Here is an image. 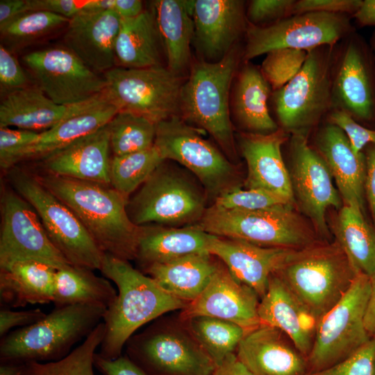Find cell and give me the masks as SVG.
Instances as JSON below:
<instances>
[{"mask_svg":"<svg viewBox=\"0 0 375 375\" xmlns=\"http://www.w3.org/2000/svg\"><path fill=\"white\" fill-rule=\"evenodd\" d=\"M351 16L327 12L293 15L266 26L248 24L242 61L280 49L311 51L333 47L356 31Z\"/></svg>","mask_w":375,"mask_h":375,"instance_id":"cell-13","label":"cell"},{"mask_svg":"<svg viewBox=\"0 0 375 375\" xmlns=\"http://www.w3.org/2000/svg\"><path fill=\"white\" fill-rule=\"evenodd\" d=\"M306 375H375V337L342 361Z\"/></svg>","mask_w":375,"mask_h":375,"instance_id":"cell-46","label":"cell"},{"mask_svg":"<svg viewBox=\"0 0 375 375\" xmlns=\"http://www.w3.org/2000/svg\"><path fill=\"white\" fill-rule=\"evenodd\" d=\"M210 253L188 255L153 264L144 269L167 293L187 303L196 299L209 283L219 262Z\"/></svg>","mask_w":375,"mask_h":375,"instance_id":"cell-34","label":"cell"},{"mask_svg":"<svg viewBox=\"0 0 375 375\" xmlns=\"http://www.w3.org/2000/svg\"><path fill=\"white\" fill-rule=\"evenodd\" d=\"M0 85L5 94L30 86L26 74L17 59L1 43L0 44Z\"/></svg>","mask_w":375,"mask_h":375,"instance_id":"cell-49","label":"cell"},{"mask_svg":"<svg viewBox=\"0 0 375 375\" xmlns=\"http://www.w3.org/2000/svg\"><path fill=\"white\" fill-rule=\"evenodd\" d=\"M22 60L35 85L56 103L70 106L85 101L106 88L103 76L65 47H49L25 54Z\"/></svg>","mask_w":375,"mask_h":375,"instance_id":"cell-17","label":"cell"},{"mask_svg":"<svg viewBox=\"0 0 375 375\" xmlns=\"http://www.w3.org/2000/svg\"><path fill=\"white\" fill-rule=\"evenodd\" d=\"M183 322L216 366L229 354L235 353L247 331L235 323L208 316L192 317Z\"/></svg>","mask_w":375,"mask_h":375,"instance_id":"cell-38","label":"cell"},{"mask_svg":"<svg viewBox=\"0 0 375 375\" xmlns=\"http://www.w3.org/2000/svg\"><path fill=\"white\" fill-rule=\"evenodd\" d=\"M215 237L197 224L182 227L142 226L135 260L144 269L151 265L169 262L188 255L209 253Z\"/></svg>","mask_w":375,"mask_h":375,"instance_id":"cell-30","label":"cell"},{"mask_svg":"<svg viewBox=\"0 0 375 375\" xmlns=\"http://www.w3.org/2000/svg\"><path fill=\"white\" fill-rule=\"evenodd\" d=\"M352 18L361 27L375 26V0H363Z\"/></svg>","mask_w":375,"mask_h":375,"instance_id":"cell-58","label":"cell"},{"mask_svg":"<svg viewBox=\"0 0 375 375\" xmlns=\"http://www.w3.org/2000/svg\"><path fill=\"white\" fill-rule=\"evenodd\" d=\"M26 363L14 361H0V375H23Z\"/></svg>","mask_w":375,"mask_h":375,"instance_id":"cell-60","label":"cell"},{"mask_svg":"<svg viewBox=\"0 0 375 375\" xmlns=\"http://www.w3.org/2000/svg\"><path fill=\"white\" fill-rule=\"evenodd\" d=\"M369 294V277L358 273L343 298L319 319L307 358L308 374L342 361L371 339L365 326Z\"/></svg>","mask_w":375,"mask_h":375,"instance_id":"cell-11","label":"cell"},{"mask_svg":"<svg viewBox=\"0 0 375 375\" xmlns=\"http://www.w3.org/2000/svg\"><path fill=\"white\" fill-rule=\"evenodd\" d=\"M119 111L106 90L73 105L69 113L57 125L40 133L38 139L22 152L19 162L42 159L108 124Z\"/></svg>","mask_w":375,"mask_h":375,"instance_id":"cell-27","label":"cell"},{"mask_svg":"<svg viewBox=\"0 0 375 375\" xmlns=\"http://www.w3.org/2000/svg\"><path fill=\"white\" fill-rule=\"evenodd\" d=\"M40 308L15 311L7 308L0 310V336L2 338L15 327H25L33 324L46 316Z\"/></svg>","mask_w":375,"mask_h":375,"instance_id":"cell-51","label":"cell"},{"mask_svg":"<svg viewBox=\"0 0 375 375\" xmlns=\"http://www.w3.org/2000/svg\"><path fill=\"white\" fill-rule=\"evenodd\" d=\"M164 162L128 200L127 211L131 221L138 226L198 224L207 209L205 190Z\"/></svg>","mask_w":375,"mask_h":375,"instance_id":"cell-9","label":"cell"},{"mask_svg":"<svg viewBox=\"0 0 375 375\" xmlns=\"http://www.w3.org/2000/svg\"><path fill=\"white\" fill-rule=\"evenodd\" d=\"M106 308L74 304L55 308L39 322L3 337L0 361L47 362L67 356L103 321Z\"/></svg>","mask_w":375,"mask_h":375,"instance_id":"cell-5","label":"cell"},{"mask_svg":"<svg viewBox=\"0 0 375 375\" xmlns=\"http://www.w3.org/2000/svg\"><path fill=\"white\" fill-rule=\"evenodd\" d=\"M126 346L125 355L148 375H212L216 367L186 328L155 323Z\"/></svg>","mask_w":375,"mask_h":375,"instance_id":"cell-14","label":"cell"},{"mask_svg":"<svg viewBox=\"0 0 375 375\" xmlns=\"http://www.w3.org/2000/svg\"><path fill=\"white\" fill-rule=\"evenodd\" d=\"M117 294L108 278L97 276L93 270L69 265L56 272L52 302L55 307L94 304L107 308Z\"/></svg>","mask_w":375,"mask_h":375,"instance_id":"cell-37","label":"cell"},{"mask_svg":"<svg viewBox=\"0 0 375 375\" xmlns=\"http://www.w3.org/2000/svg\"><path fill=\"white\" fill-rule=\"evenodd\" d=\"M164 49L152 9L138 16L121 19L115 54L122 67L147 68L163 66ZM165 53V52H164Z\"/></svg>","mask_w":375,"mask_h":375,"instance_id":"cell-35","label":"cell"},{"mask_svg":"<svg viewBox=\"0 0 375 375\" xmlns=\"http://www.w3.org/2000/svg\"><path fill=\"white\" fill-rule=\"evenodd\" d=\"M69 19L46 11L23 14L0 29L1 44L10 51L35 40L55 29L67 25Z\"/></svg>","mask_w":375,"mask_h":375,"instance_id":"cell-42","label":"cell"},{"mask_svg":"<svg viewBox=\"0 0 375 375\" xmlns=\"http://www.w3.org/2000/svg\"><path fill=\"white\" fill-rule=\"evenodd\" d=\"M258 313L260 324L282 331L308 358L318 321L275 274L260 300Z\"/></svg>","mask_w":375,"mask_h":375,"instance_id":"cell-28","label":"cell"},{"mask_svg":"<svg viewBox=\"0 0 375 375\" xmlns=\"http://www.w3.org/2000/svg\"><path fill=\"white\" fill-rule=\"evenodd\" d=\"M53 267L33 260L0 262V301L3 308L24 307L53 301Z\"/></svg>","mask_w":375,"mask_h":375,"instance_id":"cell-31","label":"cell"},{"mask_svg":"<svg viewBox=\"0 0 375 375\" xmlns=\"http://www.w3.org/2000/svg\"><path fill=\"white\" fill-rule=\"evenodd\" d=\"M19 259L40 261L56 269L69 265L49 239L33 206L5 188L1 197L0 262Z\"/></svg>","mask_w":375,"mask_h":375,"instance_id":"cell-18","label":"cell"},{"mask_svg":"<svg viewBox=\"0 0 375 375\" xmlns=\"http://www.w3.org/2000/svg\"><path fill=\"white\" fill-rule=\"evenodd\" d=\"M87 1L27 0L28 12L46 11L71 19L80 12Z\"/></svg>","mask_w":375,"mask_h":375,"instance_id":"cell-52","label":"cell"},{"mask_svg":"<svg viewBox=\"0 0 375 375\" xmlns=\"http://www.w3.org/2000/svg\"><path fill=\"white\" fill-rule=\"evenodd\" d=\"M365 217L360 210L343 205L331 228L357 273L370 278L375 274V227Z\"/></svg>","mask_w":375,"mask_h":375,"instance_id":"cell-36","label":"cell"},{"mask_svg":"<svg viewBox=\"0 0 375 375\" xmlns=\"http://www.w3.org/2000/svg\"><path fill=\"white\" fill-rule=\"evenodd\" d=\"M99 270L118 290L102 321L105 334L98 354L103 358L119 357L139 328L167 312L183 310L188 304L167 293L127 260L104 254Z\"/></svg>","mask_w":375,"mask_h":375,"instance_id":"cell-2","label":"cell"},{"mask_svg":"<svg viewBox=\"0 0 375 375\" xmlns=\"http://www.w3.org/2000/svg\"><path fill=\"white\" fill-rule=\"evenodd\" d=\"M288 142L294 205L309 219L319 237L329 241L326 211L331 208H341V196L326 162L310 146L308 137L292 134Z\"/></svg>","mask_w":375,"mask_h":375,"instance_id":"cell-16","label":"cell"},{"mask_svg":"<svg viewBox=\"0 0 375 375\" xmlns=\"http://www.w3.org/2000/svg\"><path fill=\"white\" fill-rule=\"evenodd\" d=\"M260 300L253 290L235 280L219 262L206 288L182 310L181 319L208 316L235 323L249 331L260 324L258 313Z\"/></svg>","mask_w":375,"mask_h":375,"instance_id":"cell-19","label":"cell"},{"mask_svg":"<svg viewBox=\"0 0 375 375\" xmlns=\"http://www.w3.org/2000/svg\"><path fill=\"white\" fill-rule=\"evenodd\" d=\"M94 367L103 375H148L126 355L108 360L96 353L94 358Z\"/></svg>","mask_w":375,"mask_h":375,"instance_id":"cell-53","label":"cell"},{"mask_svg":"<svg viewBox=\"0 0 375 375\" xmlns=\"http://www.w3.org/2000/svg\"><path fill=\"white\" fill-rule=\"evenodd\" d=\"M310 146L326 162L344 205L360 210L366 217L364 152L356 156L344 133L327 120L318 126Z\"/></svg>","mask_w":375,"mask_h":375,"instance_id":"cell-22","label":"cell"},{"mask_svg":"<svg viewBox=\"0 0 375 375\" xmlns=\"http://www.w3.org/2000/svg\"><path fill=\"white\" fill-rule=\"evenodd\" d=\"M363 152L365 158V194L375 226V144L367 145Z\"/></svg>","mask_w":375,"mask_h":375,"instance_id":"cell-54","label":"cell"},{"mask_svg":"<svg viewBox=\"0 0 375 375\" xmlns=\"http://www.w3.org/2000/svg\"><path fill=\"white\" fill-rule=\"evenodd\" d=\"M332 103L365 126L375 123V58L356 31L334 48Z\"/></svg>","mask_w":375,"mask_h":375,"instance_id":"cell-15","label":"cell"},{"mask_svg":"<svg viewBox=\"0 0 375 375\" xmlns=\"http://www.w3.org/2000/svg\"><path fill=\"white\" fill-rule=\"evenodd\" d=\"M121 18L113 10H82L69 19L65 47L96 72L115 67V44Z\"/></svg>","mask_w":375,"mask_h":375,"instance_id":"cell-21","label":"cell"},{"mask_svg":"<svg viewBox=\"0 0 375 375\" xmlns=\"http://www.w3.org/2000/svg\"><path fill=\"white\" fill-rule=\"evenodd\" d=\"M40 133L10 127H0V166L8 172L19 163L22 152L33 144Z\"/></svg>","mask_w":375,"mask_h":375,"instance_id":"cell-45","label":"cell"},{"mask_svg":"<svg viewBox=\"0 0 375 375\" xmlns=\"http://www.w3.org/2000/svg\"><path fill=\"white\" fill-rule=\"evenodd\" d=\"M192 19L196 48L208 62L226 56L245 36L248 26L241 0H195Z\"/></svg>","mask_w":375,"mask_h":375,"instance_id":"cell-20","label":"cell"},{"mask_svg":"<svg viewBox=\"0 0 375 375\" xmlns=\"http://www.w3.org/2000/svg\"><path fill=\"white\" fill-rule=\"evenodd\" d=\"M72 108L56 103L36 85H30L5 94L0 103V127L41 133L57 125Z\"/></svg>","mask_w":375,"mask_h":375,"instance_id":"cell-33","label":"cell"},{"mask_svg":"<svg viewBox=\"0 0 375 375\" xmlns=\"http://www.w3.org/2000/svg\"><path fill=\"white\" fill-rule=\"evenodd\" d=\"M255 375H306L307 358L280 329L260 324L247 331L235 351Z\"/></svg>","mask_w":375,"mask_h":375,"instance_id":"cell-23","label":"cell"},{"mask_svg":"<svg viewBox=\"0 0 375 375\" xmlns=\"http://www.w3.org/2000/svg\"><path fill=\"white\" fill-rule=\"evenodd\" d=\"M290 135L280 128L267 135L240 134V150L247 166L245 189L265 190L294 204L289 171L281 151Z\"/></svg>","mask_w":375,"mask_h":375,"instance_id":"cell-24","label":"cell"},{"mask_svg":"<svg viewBox=\"0 0 375 375\" xmlns=\"http://www.w3.org/2000/svg\"><path fill=\"white\" fill-rule=\"evenodd\" d=\"M108 124L38 160L43 172L110 185Z\"/></svg>","mask_w":375,"mask_h":375,"instance_id":"cell-26","label":"cell"},{"mask_svg":"<svg viewBox=\"0 0 375 375\" xmlns=\"http://www.w3.org/2000/svg\"><path fill=\"white\" fill-rule=\"evenodd\" d=\"M212 375H255L238 358L235 353L229 354L218 365Z\"/></svg>","mask_w":375,"mask_h":375,"instance_id":"cell-56","label":"cell"},{"mask_svg":"<svg viewBox=\"0 0 375 375\" xmlns=\"http://www.w3.org/2000/svg\"><path fill=\"white\" fill-rule=\"evenodd\" d=\"M235 76L231 109L242 133L267 135L279 127L269 112L271 86L260 67L249 61Z\"/></svg>","mask_w":375,"mask_h":375,"instance_id":"cell-29","label":"cell"},{"mask_svg":"<svg viewBox=\"0 0 375 375\" xmlns=\"http://www.w3.org/2000/svg\"><path fill=\"white\" fill-rule=\"evenodd\" d=\"M105 334L103 322L83 342L63 358L52 362H28L23 375H94V358Z\"/></svg>","mask_w":375,"mask_h":375,"instance_id":"cell-41","label":"cell"},{"mask_svg":"<svg viewBox=\"0 0 375 375\" xmlns=\"http://www.w3.org/2000/svg\"><path fill=\"white\" fill-rule=\"evenodd\" d=\"M280 204L253 210H227L212 204L197 224L206 232L267 247L299 250L322 240L294 209Z\"/></svg>","mask_w":375,"mask_h":375,"instance_id":"cell-6","label":"cell"},{"mask_svg":"<svg viewBox=\"0 0 375 375\" xmlns=\"http://www.w3.org/2000/svg\"><path fill=\"white\" fill-rule=\"evenodd\" d=\"M370 294L365 315V326L370 338L375 337V274L370 277Z\"/></svg>","mask_w":375,"mask_h":375,"instance_id":"cell-59","label":"cell"},{"mask_svg":"<svg viewBox=\"0 0 375 375\" xmlns=\"http://www.w3.org/2000/svg\"><path fill=\"white\" fill-rule=\"evenodd\" d=\"M28 12L27 0H1L0 29Z\"/></svg>","mask_w":375,"mask_h":375,"instance_id":"cell-55","label":"cell"},{"mask_svg":"<svg viewBox=\"0 0 375 375\" xmlns=\"http://www.w3.org/2000/svg\"><path fill=\"white\" fill-rule=\"evenodd\" d=\"M369 44L372 50V52L374 53V58H375V31H374V33L371 35Z\"/></svg>","mask_w":375,"mask_h":375,"instance_id":"cell-61","label":"cell"},{"mask_svg":"<svg viewBox=\"0 0 375 375\" xmlns=\"http://www.w3.org/2000/svg\"><path fill=\"white\" fill-rule=\"evenodd\" d=\"M201 129L179 115L157 124L154 146L165 160L180 163L199 179L208 198L214 200L239 188L235 166L217 148L202 138Z\"/></svg>","mask_w":375,"mask_h":375,"instance_id":"cell-10","label":"cell"},{"mask_svg":"<svg viewBox=\"0 0 375 375\" xmlns=\"http://www.w3.org/2000/svg\"><path fill=\"white\" fill-rule=\"evenodd\" d=\"M35 175L75 214L104 254L135 259L140 226L128 215V198L110 185L44 172Z\"/></svg>","mask_w":375,"mask_h":375,"instance_id":"cell-1","label":"cell"},{"mask_svg":"<svg viewBox=\"0 0 375 375\" xmlns=\"http://www.w3.org/2000/svg\"><path fill=\"white\" fill-rule=\"evenodd\" d=\"M335 46L308 51L299 73L272 93L269 103L278 127L290 135L309 137L333 110L332 66Z\"/></svg>","mask_w":375,"mask_h":375,"instance_id":"cell-7","label":"cell"},{"mask_svg":"<svg viewBox=\"0 0 375 375\" xmlns=\"http://www.w3.org/2000/svg\"><path fill=\"white\" fill-rule=\"evenodd\" d=\"M288 203L294 204L286 199L265 190L241 189L239 187L219 195L212 204L227 210H253Z\"/></svg>","mask_w":375,"mask_h":375,"instance_id":"cell-44","label":"cell"},{"mask_svg":"<svg viewBox=\"0 0 375 375\" xmlns=\"http://www.w3.org/2000/svg\"><path fill=\"white\" fill-rule=\"evenodd\" d=\"M308 52L292 49H280L266 54L260 71L272 92L289 83L305 63Z\"/></svg>","mask_w":375,"mask_h":375,"instance_id":"cell-43","label":"cell"},{"mask_svg":"<svg viewBox=\"0 0 375 375\" xmlns=\"http://www.w3.org/2000/svg\"><path fill=\"white\" fill-rule=\"evenodd\" d=\"M103 76L106 91L119 111L142 115L156 124L179 115L184 80L167 66L115 67Z\"/></svg>","mask_w":375,"mask_h":375,"instance_id":"cell-12","label":"cell"},{"mask_svg":"<svg viewBox=\"0 0 375 375\" xmlns=\"http://www.w3.org/2000/svg\"><path fill=\"white\" fill-rule=\"evenodd\" d=\"M358 274L335 240L294 250L275 273L318 322L343 298Z\"/></svg>","mask_w":375,"mask_h":375,"instance_id":"cell-4","label":"cell"},{"mask_svg":"<svg viewBox=\"0 0 375 375\" xmlns=\"http://www.w3.org/2000/svg\"><path fill=\"white\" fill-rule=\"evenodd\" d=\"M165 161L153 147L123 156H113L110 161V185L129 199Z\"/></svg>","mask_w":375,"mask_h":375,"instance_id":"cell-40","label":"cell"},{"mask_svg":"<svg viewBox=\"0 0 375 375\" xmlns=\"http://www.w3.org/2000/svg\"><path fill=\"white\" fill-rule=\"evenodd\" d=\"M112 10L122 19L134 18L144 10L140 0H114Z\"/></svg>","mask_w":375,"mask_h":375,"instance_id":"cell-57","label":"cell"},{"mask_svg":"<svg viewBox=\"0 0 375 375\" xmlns=\"http://www.w3.org/2000/svg\"><path fill=\"white\" fill-rule=\"evenodd\" d=\"M194 1L157 0L151 3L167 60V67L182 76L192 64Z\"/></svg>","mask_w":375,"mask_h":375,"instance_id":"cell-32","label":"cell"},{"mask_svg":"<svg viewBox=\"0 0 375 375\" xmlns=\"http://www.w3.org/2000/svg\"><path fill=\"white\" fill-rule=\"evenodd\" d=\"M7 174L13 190L35 208L49 239L69 264L99 270L104 253L75 214L35 174L17 166Z\"/></svg>","mask_w":375,"mask_h":375,"instance_id":"cell-8","label":"cell"},{"mask_svg":"<svg viewBox=\"0 0 375 375\" xmlns=\"http://www.w3.org/2000/svg\"><path fill=\"white\" fill-rule=\"evenodd\" d=\"M242 51L237 44L219 61L200 59L192 63L180 94L179 116L208 131L228 159L236 156L230 90Z\"/></svg>","mask_w":375,"mask_h":375,"instance_id":"cell-3","label":"cell"},{"mask_svg":"<svg viewBox=\"0 0 375 375\" xmlns=\"http://www.w3.org/2000/svg\"><path fill=\"white\" fill-rule=\"evenodd\" d=\"M362 0H297L293 15L306 12H327L352 16L360 8Z\"/></svg>","mask_w":375,"mask_h":375,"instance_id":"cell-50","label":"cell"},{"mask_svg":"<svg viewBox=\"0 0 375 375\" xmlns=\"http://www.w3.org/2000/svg\"><path fill=\"white\" fill-rule=\"evenodd\" d=\"M294 251L217 236L213 238L209 247V253L219 259L233 278L253 290L260 299L267 290L270 277Z\"/></svg>","mask_w":375,"mask_h":375,"instance_id":"cell-25","label":"cell"},{"mask_svg":"<svg viewBox=\"0 0 375 375\" xmlns=\"http://www.w3.org/2000/svg\"><path fill=\"white\" fill-rule=\"evenodd\" d=\"M326 120L338 126L344 133L356 156L362 155L367 145L375 144V129L362 125L342 110H332Z\"/></svg>","mask_w":375,"mask_h":375,"instance_id":"cell-48","label":"cell"},{"mask_svg":"<svg viewBox=\"0 0 375 375\" xmlns=\"http://www.w3.org/2000/svg\"><path fill=\"white\" fill-rule=\"evenodd\" d=\"M113 156H119L154 145L157 124L128 111H119L108 124Z\"/></svg>","mask_w":375,"mask_h":375,"instance_id":"cell-39","label":"cell"},{"mask_svg":"<svg viewBox=\"0 0 375 375\" xmlns=\"http://www.w3.org/2000/svg\"><path fill=\"white\" fill-rule=\"evenodd\" d=\"M296 0H252L246 8L248 24L266 26L292 15Z\"/></svg>","mask_w":375,"mask_h":375,"instance_id":"cell-47","label":"cell"}]
</instances>
